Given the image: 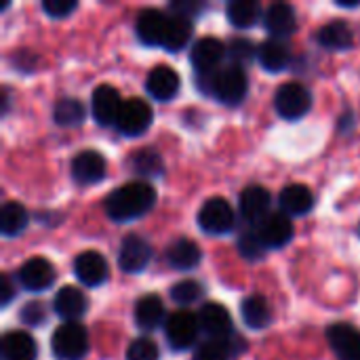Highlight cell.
<instances>
[{"label": "cell", "mask_w": 360, "mask_h": 360, "mask_svg": "<svg viewBox=\"0 0 360 360\" xmlns=\"http://www.w3.org/2000/svg\"><path fill=\"white\" fill-rule=\"evenodd\" d=\"M152 108L148 101L139 99V97H131L127 101H122L118 120H116V129L127 135V137H135L141 135L143 131H148V127L152 124Z\"/></svg>", "instance_id": "cell-7"}, {"label": "cell", "mask_w": 360, "mask_h": 360, "mask_svg": "<svg viewBox=\"0 0 360 360\" xmlns=\"http://www.w3.org/2000/svg\"><path fill=\"white\" fill-rule=\"evenodd\" d=\"M167 21H169V17L162 11H158V8H143L137 15V21H135L137 38L143 44H148V46H160L165 30H167Z\"/></svg>", "instance_id": "cell-19"}, {"label": "cell", "mask_w": 360, "mask_h": 360, "mask_svg": "<svg viewBox=\"0 0 360 360\" xmlns=\"http://www.w3.org/2000/svg\"><path fill=\"white\" fill-rule=\"evenodd\" d=\"M234 221H236V215H234L232 205L226 198H219V196L209 198L198 211L200 230L207 232V234H213V236L228 234L234 228Z\"/></svg>", "instance_id": "cell-5"}, {"label": "cell", "mask_w": 360, "mask_h": 360, "mask_svg": "<svg viewBox=\"0 0 360 360\" xmlns=\"http://www.w3.org/2000/svg\"><path fill=\"white\" fill-rule=\"evenodd\" d=\"M264 23H266V30L274 38H287V36H291L295 32L297 17H295V11H293L291 4H287V2H274L266 11Z\"/></svg>", "instance_id": "cell-21"}, {"label": "cell", "mask_w": 360, "mask_h": 360, "mask_svg": "<svg viewBox=\"0 0 360 360\" xmlns=\"http://www.w3.org/2000/svg\"><path fill=\"white\" fill-rule=\"evenodd\" d=\"M257 234L264 240L266 249H281L287 243H291V238H293V221L283 211L270 213L257 226Z\"/></svg>", "instance_id": "cell-11"}, {"label": "cell", "mask_w": 360, "mask_h": 360, "mask_svg": "<svg viewBox=\"0 0 360 360\" xmlns=\"http://www.w3.org/2000/svg\"><path fill=\"white\" fill-rule=\"evenodd\" d=\"M327 340L344 360H360V329L338 323L327 329Z\"/></svg>", "instance_id": "cell-18"}, {"label": "cell", "mask_w": 360, "mask_h": 360, "mask_svg": "<svg viewBox=\"0 0 360 360\" xmlns=\"http://www.w3.org/2000/svg\"><path fill=\"white\" fill-rule=\"evenodd\" d=\"M198 323H200V329L211 340H230L234 335L232 316L221 304H215V302L205 304L198 312Z\"/></svg>", "instance_id": "cell-10"}, {"label": "cell", "mask_w": 360, "mask_h": 360, "mask_svg": "<svg viewBox=\"0 0 360 360\" xmlns=\"http://www.w3.org/2000/svg\"><path fill=\"white\" fill-rule=\"evenodd\" d=\"M179 74L169 65H156L146 78V91L156 101H171L179 93Z\"/></svg>", "instance_id": "cell-17"}, {"label": "cell", "mask_w": 360, "mask_h": 360, "mask_svg": "<svg viewBox=\"0 0 360 360\" xmlns=\"http://www.w3.org/2000/svg\"><path fill=\"white\" fill-rule=\"evenodd\" d=\"M72 179L80 186L97 184L105 177V158L95 150H82L72 158Z\"/></svg>", "instance_id": "cell-9"}, {"label": "cell", "mask_w": 360, "mask_h": 360, "mask_svg": "<svg viewBox=\"0 0 360 360\" xmlns=\"http://www.w3.org/2000/svg\"><path fill=\"white\" fill-rule=\"evenodd\" d=\"M19 316L25 325H42L46 319V310L40 302H27L19 310Z\"/></svg>", "instance_id": "cell-40"}, {"label": "cell", "mask_w": 360, "mask_h": 360, "mask_svg": "<svg viewBox=\"0 0 360 360\" xmlns=\"http://www.w3.org/2000/svg\"><path fill=\"white\" fill-rule=\"evenodd\" d=\"M86 306L89 302L78 287H61L53 300L55 314L61 316L65 323H76V319H80L86 312Z\"/></svg>", "instance_id": "cell-20"}, {"label": "cell", "mask_w": 360, "mask_h": 360, "mask_svg": "<svg viewBox=\"0 0 360 360\" xmlns=\"http://www.w3.org/2000/svg\"><path fill=\"white\" fill-rule=\"evenodd\" d=\"M133 169L139 173V175H146V177H156L162 173V158L154 152V150H139L133 158Z\"/></svg>", "instance_id": "cell-35"}, {"label": "cell", "mask_w": 360, "mask_h": 360, "mask_svg": "<svg viewBox=\"0 0 360 360\" xmlns=\"http://www.w3.org/2000/svg\"><path fill=\"white\" fill-rule=\"evenodd\" d=\"M274 108L285 120H300L312 108V93L306 84L291 80L281 84L274 97Z\"/></svg>", "instance_id": "cell-4"}, {"label": "cell", "mask_w": 360, "mask_h": 360, "mask_svg": "<svg viewBox=\"0 0 360 360\" xmlns=\"http://www.w3.org/2000/svg\"><path fill=\"white\" fill-rule=\"evenodd\" d=\"M202 293H205V289H202V285H200L198 281L186 278V281H179V283L173 285V289H171V300H173L175 304H179V306H190V304L198 302V300L202 297Z\"/></svg>", "instance_id": "cell-34"}, {"label": "cell", "mask_w": 360, "mask_h": 360, "mask_svg": "<svg viewBox=\"0 0 360 360\" xmlns=\"http://www.w3.org/2000/svg\"><path fill=\"white\" fill-rule=\"evenodd\" d=\"M51 350L57 360H82L89 352V333L80 323H63L51 338Z\"/></svg>", "instance_id": "cell-3"}, {"label": "cell", "mask_w": 360, "mask_h": 360, "mask_svg": "<svg viewBox=\"0 0 360 360\" xmlns=\"http://www.w3.org/2000/svg\"><path fill=\"white\" fill-rule=\"evenodd\" d=\"M238 249H240L243 257H247V259H259V257H264L266 245L259 238L257 230H247L238 238Z\"/></svg>", "instance_id": "cell-36"}, {"label": "cell", "mask_w": 360, "mask_h": 360, "mask_svg": "<svg viewBox=\"0 0 360 360\" xmlns=\"http://www.w3.org/2000/svg\"><path fill=\"white\" fill-rule=\"evenodd\" d=\"M207 93L215 95L221 103L226 105H238L247 91H249V78H247V72L236 65V63H230L226 68H219L215 72L209 74L207 78Z\"/></svg>", "instance_id": "cell-2"}, {"label": "cell", "mask_w": 360, "mask_h": 360, "mask_svg": "<svg viewBox=\"0 0 360 360\" xmlns=\"http://www.w3.org/2000/svg\"><path fill=\"white\" fill-rule=\"evenodd\" d=\"M281 209L287 215H306L314 207V194L308 186L291 184L278 196Z\"/></svg>", "instance_id": "cell-22"}, {"label": "cell", "mask_w": 360, "mask_h": 360, "mask_svg": "<svg viewBox=\"0 0 360 360\" xmlns=\"http://www.w3.org/2000/svg\"><path fill=\"white\" fill-rule=\"evenodd\" d=\"M2 359L4 360H36L38 346L25 331H11L2 338Z\"/></svg>", "instance_id": "cell-23"}, {"label": "cell", "mask_w": 360, "mask_h": 360, "mask_svg": "<svg viewBox=\"0 0 360 360\" xmlns=\"http://www.w3.org/2000/svg\"><path fill=\"white\" fill-rule=\"evenodd\" d=\"M74 274L84 287H99L108 281V262L97 251H82L74 259Z\"/></svg>", "instance_id": "cell-15"}, {"label": "cell", "mask_w": 360, "mask_h": 360, "mask_svg": "<svg viewBox=\"0 0 360 360\" xmlns=\"http://www.w3.org/2000/svg\"><path fill=\"white\" fill-rule=\"evenodd\" d=\"M156 202V190L146 181H129L105 198V213L114 221H131L146 215Z\"/></svg>", "instance_id": "cell-1"}, {"label": "cell", "mask_w": 360, "mask_h": 360, "mask_svg": "<svg viewBox=\"0 0 360 360\" xmlns=\"http://www.w3.org/2000/svg\"><path fill=\"white\" fill-rule=\"evenodd\" d=\"M240 314L247 327L251 329H266L272 321L270 304L264 295H249L240 304Z\"/></svg>", "instance_id": "cell-27"}, {"label": "cell", "mask_w": 360, "mask_h": 360, "mask_svg": "<svg viewBox=\"0 0 360 360\" xmlns=\"http://www.w3.org/2000/svg\"><path fill=\"white\" fill-rule=\"evenodd\" d=\"M17 281L25 291H44L55 283V268L44 257H32L19 268Z\"/></svg>", "instance_id": "cell-12"}, {"label": "cell", "mask_w": 360, "mask_h": 360, "mask_svg": "<svg viewBox=\"0 0 360 360\" xmlns=\"http://www.w3.org/2000/svg\"><path fill=\"white\" fill-rule=\"evenodd\" d=\"M255 53H257V51H255L253 42L247 40V38H234V40L228 44V55H230L232 63H236V65H240V63H245V61H251Z\"/></svg>", "instance_id": "cell-38"}, {"label": "cell", "mask_w": 360, "mask_h": 360, "mask_svg": "<svg viewBox=\"0 0 360 360\" xmlns=\"http://www.w3.org/2000/svg\"><path fill=\"white\" fill-rule=\"evenodd\" d=\"M200 249L190 238H177L167 249V262L177 270H192L200 264Z\"/></svg>", "instance_id": "cell-25"}, {"label": "cell", "mask_w": 360, "mask_h": 360, "mask_svg": "<svg viewBox=\"0 0 360 360\" xmlns=\"http://www.w3.org/2000/svg\"><path fill=\"white\" fill-rule=\"evenodd\" d=\"M234 354L230 340H209L200 344L192 360H228Z\"/></svg>", "instance_id": "cell-33"}, {"label": "cell", "mask_w": 360, "mask_h": 360, "mask_svg": "<svg viewBox=\"0 0 360 360\" xmlns=\"http://www.w3.org/2000/svg\"><path fill=\"white\" fill-rule=\"evenodd\" d=\"M224 55H228V46L221 40L207 36V38H200L194 42V46L190 51V61L198 72L211 74V72H215V68L219 65Z\"/></svg>", "instance_id": "cell-13"}, {"label": "cell", "mask_w": 360, "mask_h": 360, "mask_svg": "<svg viewBox=\"0 0 360 360\" xmlns=\"http://www.w3.org/2000/svg\"><path fill=\"white\" fill-rule=\"evenodd\" d=\"M30 221V215L25 211V207L21 202H4L2 211H0V232L4 236H17L25 230Z\"/></svg>", "instance_id": "cell-30"}, {"label": "cell", "mask_w": 360, "mask_h": 360, "mask_svg": "<svg viewBox=\"0 0 360 360\" xmlns=\"http://www.w3.org/2000/svg\"><path fill=\"white\" fill-rule=\"evenodd\" d=\"M162 321H165V304H162V300L158 295H154V293L143 295L135 304V323H137L139 329L152 331Z\"/></svg>", "instance_id": "cell-26"}, {"label": "cell", "mask_w": 360, "mask_h": 360, "mask_svg": "<svg viewBox=\"0 0 360 360\" xmlns=\"http://www.w3.org/2000/svg\"><path fill=\"white\" fill-rule=\"evenodd\" d=\"M13 297H15V285L8 274H2L0 276V304L8 306Z\"/></svg>", "instance_id": "cell-42"}, {"label": "cell", "mask_w": 360, "mask_h": 360, "mask_svg": "<svg viewBox=\"0 0 360 360\" xmlns=\"http://www.w3.org/2000/svg\"><path fill=\"white\" fill-rule=\"evenodd\" d=\"M76 8H78V2H76V0H44V2H42V11H44L49 17H55V19L68 17V15L74 13Z\"/></svg>", "instance_id": "cell-39"}, {"label": "cell", "mask_w": 360, "mask_h": 360, "mask_svg": "<svg viewBox=\"0 0 360 360\" xmlns=\"http://www.w3.org/2000/svg\"><path fill=\"white\" fill-rule=\"evenodd\" d=\"M120 108H122V101H120V95L114 86L110 84H99L95 91H93V97H91V112L95 116V120L99 124H116L118 120V114H120Z\"/></svg>", "instance_id": "cell-14"}, {"label": "cell", "mask_w": 360, "mask_h": 360, "mask_svg": "<svg viewBox=\"0 0 360 360\" xmlns=\"http://www.w3.org/2000/svg\"><path fill=\"white\" fill-rule=\"evenodd\" d=\"M198 11H202V4L196 2V0H179V2H171V13L177 15V17H184V19H190L194 17Z\"/></svg>", "instance_id": "cell-41"}, {"label": "cell", "mask_w": 360, "mask_h": 360, "mask_svg": "<svg viewBox=\"0 0 360 360\" xmlns=\"http://www.w3.org/2000/svg\"><path fill=\"white\" fill-rule=\"evenodd\" d=\"M200 331V323L198 316L188 312V310H177L173 312L167 323H165V335L167 342L173 350H186L190 348Z\"/></svg>", "instance_id": "cell-6"}, {"label": "cell", "mask_w": 360, "mask_h": 360, "mask_svg": "<svg viewBox=\"0 0 360 360\" xmlns=\"http://www.w3.org/2000/svg\"><path fill=\"white\" fill-rule=\"evenodd\" d=\"M270 192L262 186H249L240 192L238 209L249 224H262L270 215Z\"/></svg>", "instance_id": "cell-16"}, {"label": "cell", "mask_w": 360, "mask_h": 360, "mask_svg": "<svg viewBox=\"0 0 360 360\" xmlns=\"http://www.w3.org/2000/svg\"><path fill=\"white\" fill-rule=\"evenodd\" d=\"M53 120L61 127H78L84 120V105L74 97L59 99L53 108Z\"/></svg>", "instance_id": "cell-32"}, {"label": "cell", "mask_w": 360, "mask_h": 360, "mask_svg": "<svg viewBox=\"0 0 360 360\" xmlns=\"http://www.w3.org/2000/svg\"><path fill=\"white\" fill-rule=\"evenodd\" d=\"M152 259V245L137 234H127L118 249V266L127 274H139Z\"/></svg>", "instance_id": "cell-8"}, {"label": "cell", "mask_w": 360, "mask_h": 360, "mask_svg": "<svg viewBox=\"0 0 360 360\" xmlns=\"http://www.w3.org/2000/svg\"><path fill=\"white\" fill-rule=\"evenodd\" d=\"M190 36H192V23H190V19L171 15L169 21H167V30H165V36H162L160 46L167 49L169 53H177V51H181L188 44Z\"/></svg>", "instance_id": "cell-28"}, {"label": "cell", "mask_w": 360, "mask_h": 360, "mask_svg": "<svg viewBox=\"0 0 360 360\" xmlns=\"http://www.w3.org/2000/svg\"><path fill=\"white\" fill-rule=\"evenodd\" d=\"M257 59L264 65V70H268V72H281V70H285L289 65L291 53H289V49L283 42H278V40H266L257 49Z\"/></svg>", "instance_id": "cell-29"}, {"label": "cell", "mask_w": 360, "mask_h": 360, "mask_svg": "<svg viewBox=\"0 0 360 360\" xmlns=\"http://www.w3.org/2000/svg\"><path fill=\"white\" fill-rule=\"evenodd\" d=\"M226 15L230 19L232 25L247 30L251 25H255L259 21L262 15V6L255 0H232L226 8Z\"/></svg>", "instance_id": "cell-31"}, {"label": "cell", "mask_w": 360, "mask_h": 360, "mask_svg": "<svg viewBox=\"0 0 360 360\" xmlns=\"http://www.w3.org/2000/svg\"><path fill=\"white\" fill-rule=\"evenodd\" d=\"M127 360H158V346L150 338H139L131 342Z\"/></svg>", "instance_id": "cell-37"}, {"label": "cell", "mask_w": 360, "mask_h": 360, "mask_svg": "<svg viewBox=\"0 0 360 360\" xmlns=\"http://www.w3.org/2000/svg\"><path fill=\"white\" fill-rule=\"evenodd\" d=\"M316 40L331 51H346L354 44V32L346 21H329L325 23L319 34Z\"/></svg>", "instance_id": "cell-24"}]
</instances>
